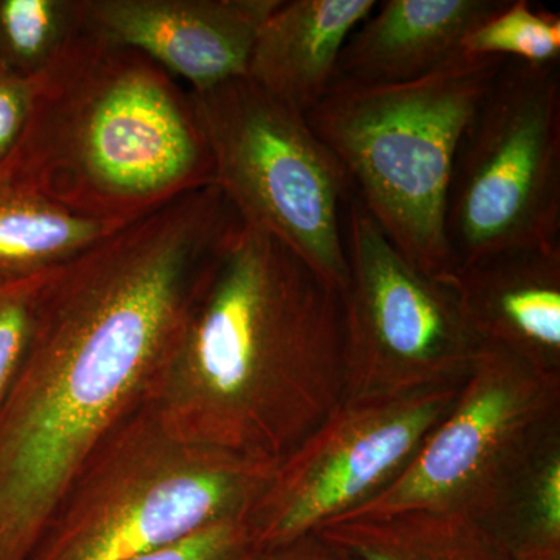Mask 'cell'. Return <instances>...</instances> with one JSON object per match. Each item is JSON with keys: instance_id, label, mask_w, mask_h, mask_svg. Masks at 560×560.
<instances>
[{"instance_id": "obj_1", "label": "cell", "mask_w": 560, "mask_h": 560, "mask_svg": "<svg viewBox=\"0 0 560 560\" xmlns=\"http://www.w3.org/2000/svg\"><path fill=\"white\" fill-rule=\"evenodd\" d=\"M241 217L217 186L132 221L44 279L0 404V560H28L103 441L138 410Z\"/></svg>"}, {"instance_id": "obj_2", "label": "cell", "mask_w": 560, "mask_h": 560, "mask_svg": "<svg viewBox=\"0 0 560 560\" xmlns=\"http://www.w3.org/2000/svg\"><path fill=\"white\" fill-rule=\"evenodd\" d=\"M345 396L340 291L241 221L198 283L143 404L180 441L278 466Z\"/></svg>"}, {"instance_id": "obj_3", "label": "cell", "mask_w": 560, "mask_h": 560, "mask_svg": "<svg viewBox=\"0 0 560 560\" xmlns=\"http://www.w3.org/2000/svg\"><path fill=\"white\" fill-rule=\"evenodd\" d=\"M0 179L125 226L212 186L215 168L190 91L88 28L35 80L27 124Z\"/></svg>"}, {"instance_id": "obj_4", "label": "cell", "mask_w": 560, "mask_h": 560, "mask_svg": "<svg viewBox=\"0 0 560 560\" xmlns=\"http://www.w3.org/2000/svg\"><path fill=\"white\" fill-rule=\"evenodd\" d=\"M504 62L460 50L407 83L334 81L305 116L383 234L431 278L455 271L445 238L453 162Z\"/></svg>"}, {"instance_id": "obj_5", "label": "cell", "mask_w": 560, "mask_h": 560, "mask_svg": "<svg viewBox=\"0 0 560 560\" xmlns=\"http://www.w3.org/2000/svg\"><path fill=\"white\" fill-rule=\"evenodd\" d=\"M275 469L180 441L142 404L88 460L28 560H128L246 518Z\"/></svg>"}, {"instance_id": "obj_6", "label": "cell", "mask_w": 560, "mask_h": 560, "mask_svg": "<svg viewBox=\"0 0 560 560\" xmlns=\"http://www.w3.org/2000/svg\"><path fill=\"white\" fill-rule=\"evenodd\" d=\"M215 186L243 223L267 232L342 293L349 282L345 217L352 186L345 167L290 109L248 77L190 91Z\"/></svg>"}, {"instance_id": "obj_7", "label": "cell", "mask_w": 560, "mask_h": 560, "mask_svg": "<svg viewBox=\"0 0 560 560\" xmlns=\"http://www.w3.org/2000/svg\"><path fill=\"white\" fill-rule=\"evenodd\" d=\"M445 238L455 270L560 246L559 62H504L459 140Z\"/></svg>"}, {"instance_id": "obj_8", "label": "cell", "mask_w": 560, "mask_h": 560, "mask_svg": "<svg viewBox=\"0 0 560 560\" xmlns=\"http://www.w3.org/2000/svg\"><path fill=\"white\" fill-rule=\"evenodd\" d=\"M558 430L560 372L534 370L510 350L482 342L452 411L407 469L340 518L431 511L480 525Z\"/></svg>"}, {"instance_id": "obj_9", "label": "cell", "mask_w": 560, "mask_h": 560, "mask_svg": "<svg viewBox=\"0 0 560 560\" xmlns=\"http://www.w3.org/2000/svg\"><path fill=\"white\" fill-rule=\"evenodd\" d=\"M345 242V397L463 385L482 341L448 283L405 259L353 194Z\"/></svg>"}, {"instance_id": "obj_10", "label": "cell", "mask_w": 560, "mask_h": 560, "mask_svg": "<svg viewBox=\"0 0 560 560\" xmlns=\"http://www.w3.org/2000/svg\"><path fill=\"white\" fill-rule=\"evenodd\" d=\"M463 385L345 397L276 466L246 515L260 550L316 533L388 488L447 418Z\"/></svg>"}, {"instance_id": "obj_11", "label": "cell", "mask_w": 560, "mask_h": 560, "mask_svg": "<svg viewBox=\"0 0 560 560\" xmlns=\"http://www.w3.org/2000/svg\"><path fill=\"white\" fill-rule=\"evenodd\" d=\"M282 0H84L88 27L149 58L190 91L248 75L261 25Z\"/></svg>"}, {"instance_id": "obj_12", "label": "cell", "mask_w": 560, "mask_h": 560, "mask_svg": "<svg viewBox=\"0 0 560 560\" xmlns=\"http://www.w3.org/2000/svg\"><path fill=\"white\" fill-rule=\"evenodd\" d=\"M442 280L482 342L560 372V246L492 254Z\"/></svg>"}, {"instance_id": "obj_13", "label": "cell", "mask_w": 560, "mask_h": 560, "mask_svg": "<svg viewBox=\"0 0 560 560\" xmlns=\"http://www.w3.org/2000/svg\"><path fill=\"white\" fill-rule=\"evenodd\" d=\"M508 0H386L341 51L335 81L407 83L433 72Z\"/></svg>"}, {"instance_id": "obj_14", "label": "cell", "mask_w": 560, "mask_h": 560, "mask_svg": "<svg viewBox=\"0 0 560 560\" xmlns=\"http://www.w3.org/2000/svg\"><path fill=\"white\" fill-rule=\"evenodd\" d=\"M377 5L375 0H282L261 25L246 77L307 116L334 84L350 36Z\"/></svg>"}, {"instance_id": "obj_15", "label": "cell", "mask_w": 560, "mask_h": 560, "mask_svg": "<svg viewBox=\"0 0 560 560\" xmlns=\"http://www.w3.org/2000/svg\"><path fill=\"white\" fill-rule=\"evenodd\" d=\"M316 533L360 560H512L478 523L447 512L338 518Z\"/></svg>"}, {"instance_id": "obj_16", "label": "cell", "mask_w": 560, "mask_h": 560, "mask_svg": "<svg viewBox=\"0 0 560 560\" xmlns=\"http://www.w3.org/2000/svg\"><path fill=\"white\" fill-rule=\"evenodd\" d=\"M120 228L0 179V285L46 275Z\"/></svg>"}, {"instance_id": "obj_17", "label": "cell", "mask_w": 560, "mask_h": 560, "mask_svg": "<svg viewBox=\"0 0 560 560\" xmlns=\"http://www.w3.org/2000/svg\"><path fill=\"white\" fill-rule=\"evenodd\" d=\"M480 526L512 560L560 556V430L526 460Z\"/></svg>"}, {"instance_id": "obj_18", "label": "cell", "mask_w": 560, "mask_h": 560, "mask_svg": "<svg viewBox=\"0 0 560 560\" xmlns=\"http://www.w3.org/2000/svg\"><path fill=\"white\" fill-rule=\"evenodd\" d=\"M88 28L84 0H0V62L38 80Z\"/></svg>"}, {"instance_id": "obj_19", "label": "cell", "mask_w": 560, "mask_h": 560, "mask_svg": "<svg viewBox=\"0 0 560 560\" xmlns=\"http://www.w3.org/2000/svg\"><path fill=\"white\" fill-rule=\"evenodd\" d=\"M460 50L528 65H555L560 60V16L528 0H508L463 39Z\"/></svg>"}, {"instance_id": "obj_20", "label": "cell", "mask_w": 560, "mask_h": 560, "mask_svg": "<svg viewBox=\"0 0 560 560\" xmlns=\"http://www.w3.org/2000/svg\"><path fill=\"white\" fill-rule=\"evenodd\" d=\"M49 272L0 285V404L24 360L31 341L36 300Z\"/></svg>"}, {"instance_id": "obj_21", "label": "cell", "mask_w": 560, "mask_h": 560, "mask_svg": "<svg viewBox=\"0 0 560 560\" xmlns=\"http://www.w3.org/2000/svg\"><path fill=\"white\" fill-rule=\"evenodd\" d=\"M259 551L248 522L228 518L128 560H253Z\"/></svg>"}, {"instance_id": "obj_22", "label": "cell", "mask_w": 560, "mask_h": 560, "mask_svg": "<svg viewBox=\"0 0 560 560\" xmlns=\"http://www.w3.org/2000/svg\"><path fill=\"white\" fill-rule=\"evenodd\" d=\"M35 97V80L0 62V167L20 142Z\"/></svg>"}, {"instance_id": "obj_23", "label": "cell", "mask_w": 560, "mask_h": 560, "mask_svg": "<svg viewBox=\"0 0 560 560\" xmlns=\"http://www.w3.org/2000/svg\"><path fill=\"white\" fill-rule=\"evenodd\" d=\"M253 560H360L352 552L326 539L318 533L305 534L298 539L265 548Z\"/></svg>"}, {"instance_id": "obj_24", "label": "cell", "mask_w": 560, "mask_h": 560, "mask_svg": "<svg viewBox=\"0 0 560 560\" xmlns=\"http://www.w3.org/2000/svg\"><path fill=\"white\" fill-rule=\"evenodd\" d=\"M548 560H560V556H556V558L548 559Z\"/></svg>"}]
</instances>
